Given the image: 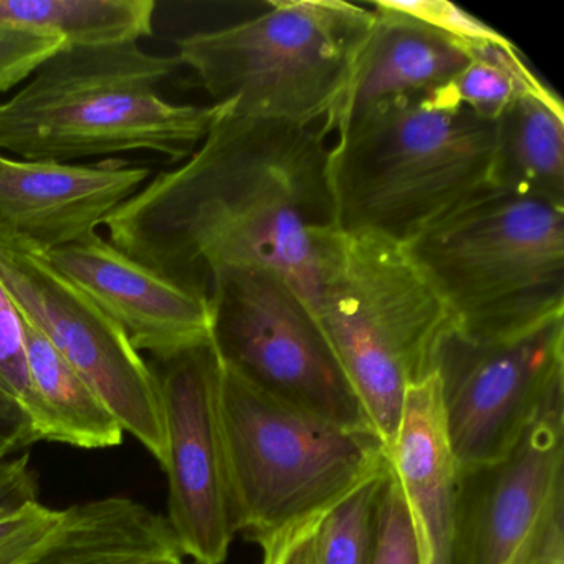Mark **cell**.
Returning <instances> with one entry per match:
<instances>
[{
  "instance_id": "8fae6325",
  "label": "cell",
  "mask_w": 564,
  "mask_h": 564,
  "mask_svg": "<svg viewBox=\"0 0 564 564\" xmlns=\"http://www.w3.org/2000/svg\"><path fill=\"white\" fill-rule=\"evenodd\" d=\"M170 521L184 556L224 564L237 534L223 417V365L213 341L158 361Z\"/></svg>"
},
{
  "instance_id": "5bb4252c",
  "label": "cell",
  "mask_w": 564,
  "mask_h": 564,
  "mask_svg": "<svg viewBox=\"0 0 564 564\" xmlns=\"http://www.w3.org/2000/svg\"><path fill=\"white\" fill-rule=\"evenodd\" d=\"M150 176L117 158L68 164L0 153V229L42 253L80 242Z\"/></svg>"
},
{
  "instance_id": "ffe728a7",
  "label": "cell",
  "mask_w": 564,
  "mask_h": 564,
  "mask_svg": "<svg viewBox=\"0 0 564 564\" xmlns=\"http://www.w3.org/2000/svg\"><path fill=\"white\" fill-rule=\"evenodd\" d=\"M154 0H0V28L55 35L65 47L130 44L153 35Z\"/></svg>"
},
{
  "instance_id": "e0dca14e",
  "label": "cell",
  "mask_w": 564,
  "mask_h": 564,
  "mask_svg": "<svg viewBox=\"0 0 564 564\" xmlns=\"http://www.w3.org/2000/svg\"><path fill=\"white\" fill-rule=\"evenodd\" d=\"M166 517L123 497L74 505L19 564H183Z\"/></svg>"
},
{
  "instance_id": "277c9868",
  "label": "cell",
  "mask_w": 564,
  "mask_h": 564,
  "mask_svg": "<svg viewBox=\"0 0 564 564\" xmlns=\"http://www.w3.org/2000/svg\"><path fill=\"white\" fill-rule=\"evenodd\" d=\"M313 315L376 434L391 447L409 386L431 375L454 319L408 247L328 230L319 242Z\"/></svg>"
},
{
  "instance_id": "f546056e",
  "label": "cell",
  "mask_w": 564,
  "mask_h": 564,
  "mask_svg": "<svg viewBox=\"0 0 564 564\" xmlns=\"http://www.w3.org/2000/svg\"><path fill=\"white\" fill-rule=\"evenodd\" d=\"M37 500V480L29 455L0 460V517Z\"/></svg>"
},
{
  "instance_id": "603a6c76",
  "label": "cell",
  "mask_w": 564,
  "mask_h": 564,
  "mask_svg": "<svg viewBox=\"0 0 564 564\" xmlns=\"http://www.w3.org/2000/svg\"><path fill=\"white\" fill-rule=\"evenodd\" d=\"M0 389L31 415L42 441L44 412L29 368L24 316L0 283Z\"/></svg>"
},
{
  "instance_id": "6da1fadb",
  "label": "cell",
  "mask_w": 564,
  "mask_h": 564,
  "mask_svg": "<svg viewBox=\"0 0 564 564\" xmlns=\"http://www.w3.org/2000/svg\"><path fill=\"white\" fill-rule=\"evenodd\" d=\"M326 137L322 127L220 108L181 166L158 174L101 226L118 250L204 299L223 273L263 269L312 308L319 242L338 227Z\"/></svg>"
},
{
  "instance_id": "7c38bea8",
  "label": "cell",
  "mask_w": 564,
  "mask_h": 564,
  "mask_svg": "<svg viewBox=\"0 0 564 564\" xmlns=\"http://www.w3.org/2000/svg\"><path fill=\"white\" fill-rule=\"evenodd\" d=\"M564 494V379L497 460L458 467L452 564H507Z\"/></svg>"
},
{
  "instance_id": "30bf717a",
  "label": "cell",
  "mask_w": 564,
  "mask_h": 564,
  "mask_svg": "<svg viewBox=\"0 0 564 564\" xmlns=\"http://www.w3.org/2000/svg\"><path fill=\"white\" fill-rule=\"evenodd\" d=\"M432 371L458 467L497 460L564 379V316L490 341L454 329L438 345Z\"/></svg>"
},
{
  "instance_id": "44dd1931",
  "label": "cell",
  "mask_w": 564,
  "mask_h": 564,
  "mask_svg": "<svg viewBox=\"0 0 564 564\" xmlns=\"http://www.w3.org/2000/svg\"><path fill=\"white\" fill-rule=\"evenodd\" d=\"M544 87L510 41L474 48L467 67L434 95L478 117L497 121L518 98Z\"/></svg>"
},
{
  "instance_id": "484cf974",
  "label": "cell",
  "mask_w": 564,
  "mask_h": 564,
  "mask_svg": "<svg viewBox=\"0 0 564 564\" xmlns=\"http://www.w3.org/2000/svg\"><path fill=\"white\" fill-rule=\"evenodd\" d=\"M64 510L34 500L0 517V564H19L61 524Z\"/></svg>"
},
{
  "instance_id": "7402d4cb",
  "label": "cell",
  "mask_w": 564,
  "mask_h": 564,
  "mask_svg": "<svg viewBox=\"0 0 564 564\" xmlns=\"http://www.w3.org/2000/svg\"><path fill=\"white\" fill-rule=\"evenodd\" d=\"M389 471L391 465L362 481L319 518L316 564H372L379 503Z\"/></svg>"
},
{
  "instance_id": "4fadbf2b",
  "label": "cell",
  "mask_w": 564,
  "mask_h": 564,
  "mask_svg": "<svg viewBox=\"0 0 564 564\" xmlns=\"http://www.w3.org/2000/svg\"><path fill=\"white\" fill-rule=\"evenodd\" d=\"M45 257L123 332L138 352L148 351L164 361L210 341L209 300L147 269L97 232Z\"/></svg>"
},
{
  "instance_id": "d6986e66",
  "label": "cell",
  "mask_w": 564,
  "mask_h": 564,
  "mask_svg": "<svg viewBox=\"0 0 564 564\" xmlns=\"http://www.w3.org/2000/svg\"><path fill=\"white\" fill-rule=\"evenodd\" d=\"M29 368L44 412L42 441L80 448H110L123 427L90 384L24 318Z\"/></svg>"
},
{
  "instance_id": "2e32d148",
  "label": "cell",
  "mask_w": 564,
  "mask_h": 564,
  "mask_svg": "<svg viewBox=\"0 0 564 564\" xmlns=\"http://www.w3.org/2000/svg\"><path fill=\"white\" fill-rule=\"evenodd\" d=\"M375 24L329 133L401 98L447 87L471 61L470 48L435 29L372 2Z\"/></svg>"
},
{
  "instance_id": "f1b7e54d",
  "label": "cell",
  "mask_w": 564,
  "mask_h": 564,
  "mask_svg": "<svg viewBox=\"0 0 564 564\" xmlns=\"http://www.w3.org/2000/svg\"><path fill=\"white\" fill-rule=\"evenodd\" d=\"M322 517L303 521L260 543L262 564H316L315 533Z\"/></svg>"
},
{
  "instance_id": "4dcf8cb0",
  "label": "cell",
  "mask_w": 564,
  "mask_h": 564,
  "mask_svg": "<svg viewBox=\"0 0 564 564\" xmlns=\"http://www.w3.org/2000/svg\"><path fill=\"white\" fill-rule=\"evenodd\" d=\"M39 442L31 415L0 389V460Z\"/></svg>"
},
{
  "instance_id": "9a60e30c",
  "label": "cell",
  "mask_w": 564,
  "mask_h": 564,
  "mask_svg": "<svg viewBox=\"0 0 564 564\" xmlns=\"http://www.w3.org/2000/svg\"><path fill=\"white\" fill-rule=\"evenodd\" d=\"M388 458L408 507L421 564H452L458 464L434 371L409 386Z\"/></svg>"
},
{
  "instance_id": "7a4b0ae2",
  "label": "cell",
  "mask_w": 564,
  "mask_h": 564,
  "mask_svg": "<svg viewBox=\"0 0 564 564\" xmlns=\"http://www.w3.org/2000/svg\"><path fill=\"white\" fill-rule=\"evenodd\" d=\"M336 134L328 171L343 232L408 247L494 187L497 121L434 94L372 108Z\"/></svg>"
},
{
  "instance_id": "9c48e42d",
  "label": "cell",
  "mask_w": 564,
  "mask_h": 564,
  "mask_svg": "<svg viewBox=\"0 0 564 564\" xmlns=\"http://www.w3.org/2000/svg\"><path fill=\"white\" fill-rule=\"evenodd\" d=\"M0 283L22 316L100 395L123 431L164 468L167 444L160 386L123 332L45 253L2 229Z\"/></svg>"
},
{
  "instance_id": "d4e9b609",
  "label": "cell",
  "mask_w": 564,
  "mask_h": 564,
  "mask_svg": "<svg viewBox=\"0 0 564 564\" xmlns=\"http://www.w3.org/2000/svg\"><path fill=\"white\" fill-rule=\"evenodd\" d=\"M372 564H421L408 507L392 470L386 478L379 503Z\"/></svg>"
},
{
  "instance_id": "3957f363",
  "label": "cell",
  "mask_w": 564,
  "mask_h": 564,
  "mask_svg": "<svg viewBox=\"0 0 564 564\" xmlns=\"http://www.w3.org/2000/svg\"><path fill=\"white\" fill-rule=\"evenodd\" d=\"M177 67L176 55H153L137 42L61 48L14 97L0 101V153L72 164L150 151L186 161L220 107L163 98L161 85Z\"/></svg>"
},
{
  "instance_id": "52a82bcc",
  "label": "cell",
  "mask_w": 564,
  "mask_h": 564,
  "mask_svg": "<svg viewBox=\"0 0 564 564\" xmlns=\"http://www.w3.org/2000/svg\"><path fill=\"white\" fill-rule=\"evenodd\" d=\"M220 417L237 534L256 544L322 517L389 467L376 432L280 401L224 366Z\"/></svg>"
},
{
  "instance_id": "1f68e13d",
  "label": "cell",
  "mask_w": 564,
  "mask_h": 564,
  "mask_svg": "<svg viewBox=\"0 0 564 564\" xmlns=\"http://www.w3.org/2000/svg\"><path fill=\"white\" fill-rule=\"evenodd\" d=\"M184 564V563H183ZM191 564H199V563H191Z\"/></svg>"
},
{
  "instance_id": "ac0fdd59",
  "label": "cell",
  "mask_w": 564,
  "mask_h": 564,
  "mask_svg": "<svg viewBox=\"0 0 564 564\" xmlns=\"http://www.w3.org/2000/svg\"><path fill=\"white\" fill-rule=\"evenodd\" d=\"M494 187L564 204V108L550 88L518 98L498 118Z\"/></svg>"
},
{
  "instance_id": "ba28073f",
  "label": "cell",
  "mask_w": 564,
  "mask_h": 564,
  "mask_svg": "<svg viewBox=\"0 0 564 564\" xmlns=\"http://www.w3.org/2000/svg\"><path fill=\"white\" fill-rule=\"evenodd\" d=\"M214 349L224 368L280 401L352 431H372L322 326L279 273H223L209 293Z\"/></svg>"
},
{
  "instance_id": "5b68a950",
  "label": "cell",
  "mask_w": 564,
  "mask_h": 564,
  "mask_svg": "<svg viewBox=\"0 0 564 564\" xmlns=\"http://www.w3.org/2000/svg\"><path fill=\"white\" fill-rule=\"evenodd\" d=\"M372 24V9L343 0L269 2L252 18L180 39L176 57L224 113L329 134Z\"/></svg>"
},
{
  "instance_id": "cb8c5ba5",
  "label": "cell",
  "mask_w": 564,
  "mask_h": 564,
  "mask_svg": "<svg viewBox=\"0 0 564 564\" xmlns=\"http://www.w3.org/2000/svg\"><path fill=\"white\" fill-rule=\"evenodd\" d=\"M378 4L399 12V14L409 15L415 21L435 29L441 34L460 42L470 51L481 47V45H498L510 42L500 32L495 31L485 22L478 21L475 15L468 14L458 6L451 4L447 0H414V2L378 0Z\"/></svg>"
},
{
  "instance_id": "4316f807",
  "label": "cell",
  "mask_w": 564,
  "mask_h": 564,
  "mask_svg": "<svg viewBox=\"0 0 564 564\" xmlns=\"http://www.w3.org/2000/svg\"><path fill=\"white\" fill-rule=\"evenodd\" d=\"M64 47L65 42L55 35L0 28V94L28 80Z\"/></svg>"
},
{
  "instance_id": "83f0119b",
  "label": "cell",
  "mask_w": 564,
  "mask_h": 564,
  "mask_svg": "<svg viewBox=\"0 0 564 564\" xmlns=\"http://www.w3.org/2000/svg\"><path fill=\"white\" fill-rule=\"evenodd\" d=\"M507 564H564V494L547 505Z\"/></svg>"
},
{
  "instance_id": "8992f818",
  "label": "cell",
  "mask_w": 564,
  "mask_h": 564,
  "mask_svg": "<svg viewBox=\"0 0 564 564\" xmlns=\"http://www.w3.org/2000/svg\"><path fill=\"white\" fill-rule=\"evenodd\" d=\"M455 332L510 338L564 316V204L490 187L408 246Z\"/></svg>"
}]
</instances>
